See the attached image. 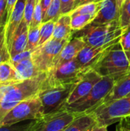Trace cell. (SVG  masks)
Wrapping results in <instances>:
<instances>
[{
	"label": "cell",
	"mask_w": 130,
	"mask_h": 131,
	"mask_svg": "<svg viewBox=\"0 0 130 131\" xmlns=\"http://www.w3.org/2000/svg\"><path fill=\"white\" fill-rule=\"evenodd\" d=\"M47 75V73H42L35 78L6 85L0 105V121L19 103L38 96L46 81Z\"/></svg>",
	"instance_id": "cell-1"
},
{
	"label": "cell",
	"mask_w": 130,
	"mask_h": 131,
	"mask_svg": "<svg viewBox=\"0 0 130 131\" xmlns=\"http://www.w3.org/2000/svg\"><path fill=\"white\" fill-rule=\"evenodd\" d=\"M123 30L119 21L97 25L90 23L84 28L74 31L73 36L81 38L92 47H108L120 41Z\"/></svg>",
	"instance_id": "cell-2"
},
{
	"label": "cell",
	"mask_w": 130,
	"mask_h": 131,
	"mask_svg": "<svg viewBox=\"0 0 130 131\" xmlns=\"http://www.w3.org/2000/svg\"><path fill=\"white\" fill-rule=\"evenodd\" d=\"M92 69L102 77H115L117 79L128 72L130 63L120 42L107 47L93 65Z\"/></svg>",
	"instance_id": "cell-3"
},
{
	"label": "cell",
	"mask_w": 130,
	"mask_h": 131,
	"mask_svg": "<svg viewBox=\"0 0 130 131\" xmlns=\"http://www.w3.org/2000/svg\"><path fill=\"white\" fill-rule=\"evenodd\" d=\"M116 81L117 78L115 77H102L86 96L72 104H67L64 109L78 115L91 113L101 104Z\"/></svg>",
	"instance_id": "cell-4"
},
{
	"label": "cell",
	"mask_w": 130,
	"mask_h": 131,
	"mask_svg": "<svg viewBox=\"0 0 130 131\" xmlns=\"http://www.w3.org/2000/svg\"><path fill=\"white\" fill-rule=\"evenodd\" d=\"M47 79V78H46ZM77 84L47 85L44 82L38 96L42 104V114L46 115L59 111L67 104V101Z\"/></svg>",
	"instance_id": "cell-5"
},
{
	"label": "cell",
	"mask_w": 130,
	"mask_h": 131,
	"mask_svg": "<svg viewBox=\"0 0 130 131\" xmlns=\"http://www.w3.org/2000/svg\"><path fill=\"white\" fill-rule=\"evenodd\" d=\"M97 125L108 127L130 116V95L101 105L91 113Z\"/></svg>",
	"instance_id": "cell-6"
},
{
	"label": "cell",
	"mask_w": 130,
	"mask_h": 131,
	"mask_svg": "<svg viewBox=\"0 0 130 131\" xmlns=\"http://www.w3.org/2000/svg\"><path fill=\"white\" fill-rule=\"evenodd\" d=\"M90 69L91 68L82 67L74 59L61 64L48 71L45 84L50 86L77 84Z\"/></svg>",
	"instance_id": "cell-7"
},
{
	"label": "cell",
	"mask_w": 130,
	"mask_h": 131,
	"mask_svg": "<svg viewBox=\"0 0 130 131\" xmlns=\"http://www.w3.org/2000/svg\"><path fill=\"white\" fill-rule=\"evenodd\" d=\"M69 41L51 38L31 51V59L39 71L48 73L53 68L59 54Z\"/></svg>",
	"instance_id": "cell-8"
},
{
	"label": "cell",
	"mask_w": 130,
	"mask_h": 131,
	"mask_svg": "<svg viewBox=\"0 0 130 131\" xmlns=\"http://www.w3.org/2000/svg\"><path fill=\"white\" fill-rule=\"evenodd\" d=\"M43 116L42 104L38 96L19 103L0 121V126L11 125L25 121H34Z\"/></svg>",
	"instance_id": "cell-9"
},
{
	"label": "cell",
	"mask_w": 130,
	"mask_h": 131,
	"mask_svg": "<svg viewBox=\"0 0 130 131\" xmlns=\"http://www.w3.org/2000/svg\"><path fill=\"white\" fill-rule=\"evenodd\" d=\"M78 116L65 109L43 115L34 121L32 131H64Z\"/></svg>",
	"instance_id": "cell-10"
},
{
	"label": "cell",
	"mask_w": 130,
	"mask_h": 131,
	"mask_svg": "<svg viewBox=\"0 0 130 131\" xmlns=\"http://www.w3.org/2000/svg\"><path fill=\"white\" fill-rule=\"evenodd\" d=\"M123 0H103L100 10L92 23L97 25L107 24L120 20Z\"/></svg>",
	"instance_id": "cell-11"
},
{
	"label": "cell",
	"mask_w": 130,
	"mask_h": 131,
	"mask_svg": "<svg viewBox=\"0 0 130 131\" xmlns=\"http://www.w3.org/2000/svg\"><path fill=\"white\" fill-rule=\"evenodd\" d=\"M101 78L102 76H100L92 68L87 71L80 81L76 84L74 89L68 98L67 104H72L86 96L92 90L94 85L101 79Z\"/></svg>",
	"instance_id": "cell-12"
},
{
	"label": "cell",
	"mask_w": 130,
	"mask_h": 131,
	"mask_svg": "<svg viewBox=\"0 0 130 131\" xmlns=\"http://www.w3.org/2000/svg\"><path fill=\"white\" fill-rule=\"evenodd\" d=\"M86 43L81 38L72 36V38L64 45L61 53L59 54L53 68L61 64L75 59L78 53L83 49Z\"/></svg>",
	"instance_id": "cell-13"
},
{
	"label": "cell",
	"mask_w": 130,
	"mask_h": 131,
	"mask_svg": "<svg viewBox=\"0 0 130 131\" xmlns=\"http://www.w3.org/2000/svg\"><path fill=\"white\" fill-rule=\"evenodd\" d=\"M28 25L23 19L18 28L16 29L15 32L14 33L11 40L8 45V50L11 58L18 54V53L25 51L28 42Z\"/></svg>",
	"instance_id": "cell-14"
},
{
	"label": "cell",
	"mask_w": 130,
	"mask_h": 131,
	"mask_svg": "<svg viewBox=\"0 0 130 131\" xmlns=\"http://www.w3.org/2000/svg\"><path fill=\"white\" fill-rule=\"evenodd\" d=\"M25 2L26 0H18L10 15V18L5 25V35L8 47L14 33L15 32L16 29L24 19Z\"/></svg>",
	"instance_id": "cell-15"
},
{
	"label": "cell",
	"mask_w": 130,
	"mask_h": 131,
	"mask_svg": "<svg viewBox=\"0 0 130 131\" xmlns=\"http://www.w3.org/2000/svg\"><path fill=\"white\" fill-rule=\"evenodd\" d=\"M130 94V70L117 79L113 89L104 98L101 105L108 104L113 101L120 99L128 96ZM99 106V107H100Z\"/></svg>",
	"instance_id": "cell-16"
},
{
	"label": "cell",
	"mask_w": 130,
	"mask_h": 131,
	"mask_svg": "<svg viewBox=\"0 0 130 131\" xmlns=\"http://www.w3.org/2000/svg\"><path fill=\"white\" fill-rule=\"evenodd\" d=\"M107 48V47H92L86 45L78 53L75 60L82 67L86 68H92L93 65L96 63L103 51Z\"/></svg>",
	"instance_id": "cell-17"
},
{
	"label": "cell",
	"mask_w": 130,
	"mask_h": 131,
	"mask_svg": "<svg viewBox=\"0 0 130 131\" xmlns=\"http://www.w3.org/2000/svg\"><path fill=\"white\" fill-rule=\"evenodd\" d=\"M74 35L71 28V17L69 14L61 15L56 21L52 38L57 40H70Z\"/></svg>",
	"instance_id": "cell-18"
},
{
	"label": "cell",
	"mask_w": 130,
	"mask_h": 131,
	"mask_svg": "<svg viewBox=\"0 0 130 131\" xmlns=\"http://www.w3.org/2000/svg\"><path fill=\"white\" fill-rule=\"evenodd\" d=\"M21 81L11 61L0 64V86L13 84Z\"/></svg>",
	"instance_id": "cell-19"
},
{
	"label": "cell",
	"mask_w": 130,
	"mask_h": 131,
	"mask_svg": "<svg viewBox=\"0 0 130 131\" xmlns=\"http://www.w3.org/2000/svg\"><path fill=\"white\" fill-rule=\"evenodd\" d=\"M97 124V123L91 114H84L79 115L64 131H91Z\"/></svg>",
	"instance_id": "cell-20"
},
{
	"label": "cell",
	"mask_w": 130,
	"mask_h": 131,
	"mask_svg": "<svg viewBox=\"0 0 130 131\" xmlns=\"http://www.w3.org/2000/svg\"><path fill=\"white\" fill-rule=\"evenodd\" d=\"M13 64L21 81L35 78L42 74V72L39 71V70L36 68L31 58L26 59Z\"/></svg>",
	"instance_id": "cell-21"
},
{
	"label": "cell",
	"mask_w": 130,
	"mask_h": 131,
	"mask_svg": "<svg viewBox=\"0 0 130 131\" xmlns=\"http://www.w3.org/2000/svg\"><path fill=\"white\" fill-rule=\"evenodd\" d=\"M97 15H77L71 17V28L74 31H80L93 22Z\"/></svg>",
	"instance_id": "cell-22"
},
{
	"label": "cell",
	"mask_w": 130,
	"mask_h": 131,
	"mask_svg": "<svg viewBox=\"0 0 130 131\" xmlns=\"http://www.w3.org/2000/svg\"><path fill=\"white\" fill-rule=\"evenodd\" d=\"M61 15V5L60 0H53L51 5L48 8L42 23L47 22L49 21H56Z\"/></svg>",
	"instance_id": "cell-23"
},
{
	"label": "cell",
	"mask_w": 130,
	"mask_h": 131,
	"mask_svg": "<svg viewBox=\"0 0 130 131\" xmlns=\"http://www.w3.org/2000/svg\"><path fill=\"white\" fill-rule=\"evenodd\" d=\"M54 25L55 21H49L41 24L40 27V41L38 43V46L44 45L52 38L54 30Z\"/></svg>",
	"instance_id": "cell-24"
},
{
	"label": "cell",
	"mask_w": 130,
	"mask_h": 131,
	"mask_svg": "<svg viewBox=\"0 0 130 131\" xmlns=\"http://www.w3.org/2000/svg\"><path fill=\"white\" fill-rule=\"evenodd\" d=\"M100 8V2H90L82 5L69 13L70 16L77 15H97Z\"/></svg>",
	"instance_id": "cell-25"
},
{
	"label": "cell",
	"mask_w": 130,
	"mask_h": 131,
	"mask_svg": "<svg viewBox=\"0 0 130 131\" xmlns=\"http://www.w3.org/2000/svg\"><path fill=\"white\" fill-rule=\"evenodd\" d=\"M11 60V56L6 41L5 26H0V64Z\"/></svg>",
	"instance_id": "cell-26"
},
{
	"label": "cell",
	"mask_w": 130,
	"mask_h": 131,
	"mask_svg": "<svg viewBox=\"0 0 130 131\" xmlns=\"http://www.w3.org/2000/svg\"><path fill=\"white\" fill-rule=\"evenodd\" d=\"M40 27H29L28 29V42L25 50L32 51L38 46L40 41Z\"/></svg>",
	"instance_id": "cell-27"
},
{
	"label": "cell",
	"mask_w": 130,
	"mask_h": 131,
	"mask_svg": "<svg viewBox=\"0 0 130 131\" xmlns=\"http://www.w3.org/2000/svg\"><path fill=\"white\" fill-rule=\"evenodd\" d=\"M34 121H25L11 125L0 126V131H32Z\"/></svg>",
	"instance_id": "cell-28"
},
{
	"label": "cell",
	"mask_w": 130,
	"mask_h": 131,
	"mask_svg": "<svg viewBox=\"0 0 130 131\" xmlns=\"http://www.w3.org/2000/svg\"><path fill=\"white\" fill-rule=\"evenodd\" d=\"M119 21L123 31L130 25V1L123 3Z\"/></svg>",
	"instance_id": "cell-29"
},
{
	"label": "cell",
	"mask_w": 130,
	"mask_h": 131,
	"mask_svg": "<svg viewBox=\"0 0 130 131\" xmlns=\"http://www.w3.org/2000/svg\"><path fill=\"white\" fill-rule=\"evenodd\" d=\"M120 42L130 63V25L123 31Z\"/></svg>",
	"instance_id": "cell-30"
},
{
	"label": "cell",
	"mask_w": 130,
	"mask_h": 131,
	"mask_svg": "<svg viewBox=\"0 0 130 131\" xmlns=\"http://www.w3.org/2000/svg\"><path fill=\"white\" fill-rule=\"evenodd\" d=\"M42 21H43L42 9H41V6L40 2H38L37 5L35 6L34 13H33L31 21V23L29 25V27L34 28V27L41 26V24H42Z\"/></svg>",
	"instance_id": "cell-31"
},
{
	"label": "cell",
	"mask_w": 130,
	"mask_h": 131,
	"mask_svg": "<svg viewBox=\"0 0 130 131\" xmlns=\"http://www.w3.org/2000/svg\"><path fill=\"white\" fill-rule=\"evenodd\" d=\"M37 3H38L37 0H26L25 8V14H24V20L26 21V23L28 25V26L31 21L33 13H34V11Z\"/></svg>",
	"instance_id": "cell-32"
},
{
	"label": "cell",
	"mask_w": 130,
	"mask_h": 131,
	"mask_svg": "<svg viewBox=\"0 0 130 131\" xmlns=\"http://www.w3.org/2000/svg\"><path fill=\"white\" fill-rule=\"evenodd\" d=\"M61 5V15L69 14L74 9L75 0H60Z\"/></svg>",
	"instance_id": "cell-33"
},
{
	"label": "cell",
	"mask_w": 130,
	"mask_h": 131,
	"mask_svg": "<svg viewBox=\"0 0 130 131\" xmlns=\"http://www.w3.org/2000/svg\"><path fill=\"white\" fill-rule=\"evenodd\" d=\"M7 0H0V26H5L7 24Z\"/></svg>",
	"instance_id": "cell-34"
},
{
	"label": "cell",
	"mask_w": 130,
	"mask_h": 131,
	"mask_svg": "<svg viewBox=\"0 0 130 131\" xmlns=\"http://www.w3.org/2000/svg\"><path fill=\"white\" fill-rule=\"evenodd\" d=\"M29 58H31V51L25 50V51H24L22 52L18 53L15 56H14L13 58H11V62L13 64H15V63L20 62V61H22L24 60L29 59Z\"/></svg>",
	"instance_id": "cell-35"
},
{
	"label": "cell",
	"mask_w": 130,
	"mask_h": 131,
	"mask_svg": "<svg viewBox=\"0 0 130 131\" xmlns=\"http://www.w3.org/2000/svg\"><path fill=\"white\" fill-rule=\"evenodd\" d=\"M18 0H7L6 4V12H7V22L10 18V15L14 9L15 5H16Z\"/></svg>",
	"instance_id": "cell-36"
},
{
	"label": "cell",
	"mask_w": 130,
	"mask_h": 131,
	"mask_svg": "<svg viewBox=\"0 0 130 131\" xmlns=\"http://www.w3.org/2000/svg\"><path fill=\"white\" fill-rule=\"evenodd\" d=\"M53 0H41L39 1L41 3V9H42V13H43V18L48 10V8H49V6L51 5V2Z\"/></svg>",
	"instance_id": "cell-37"
},
{
	"label": "cell",
	"mask_w": 130,
	"mask_h": 131,
	"mask_svg": "<svg viewBox=\"0 0 130 131\" xmlns=\"http://www.w3.org/2000/svg\"><path fill=\"white\" fill-rule=\"evenodd\" d=\"M103 0H75V4H74V8L84 5V4H87V3H90V2H100Z\"/></svg>",
	"instance_id": "cell-38"
},
{
	"label": "cell",
	"mask_w": 130,
	"mask_h": 131,
	"mask_svg": "<svg viewBox=\"0 0 130 131\" xmlns=\"http://www.w3.org/2000/svg\"><path fill=\"white\" fill-rule=\"evenodd\" d=\"M120 124L123 125V127H125L126 128H127L130 131V116L125 117L121 121H120Z\"/></svg>",
	"instance_id": "cell-39"
},
{
	"label": "cell",
	"mask_w": 130,
	"mask_h": 131,
	"mask_svg": "<svg viewBox=\"0 0 130 131\" xmlns=\"http://www.w3.org/2000/svg\"><path fill=\"white\" fill-rule=\"evenodd\" d=\"M107 130V127H103V126H99V125H96L91 131H106Z\"/></svg>",
	"instance_id": "cell-40"
},
{
	"label": "cell",
	"mask_w": 130,
	"mask_h": 131,
	"mask_svg": "<svg viewBox=\"0 0 130 131\" xmlns=\"http://www.w3.org/2000/svg\"><path fill=\"white\" fill-rule=\"evenodd\" d=\"M5 87L6 85L5 86H0V105H1V102H2V97L5 94Z\"/></svg>",
	"instance_id": "cell-41"
},
{
	"label": "cell",
	"mask_w": 130,
	"mask_h": 131,
	"mask_svg": "<svg viewBox=\"0 0 130 131\" xmlns=\"http://www.w3.org/2000/svg\"><path fill=\"white\" fill-rule=\"evenodd\" d=\"M117 131H129L127 128H126L125 127H123V125H121V124H120V127H119V129H118V130Z\"/></svg>",
	"instance_id": "cell-42"
},
{
	"label": "cell",
	"mask_w": 130,
	"mask_h": 131,
	"mask_svg": "<svg viewBox=\"0 0 130 131\" xmlns=\"http://www.w3.org/2000/svg\"><path fill=\"white\" fill-rule=\"evenodd\" d=\"M130 0H124V2H129Z\"/></svg>",
	"instance_id": "cell-43"
},
{
	"label": "cell",
	"mask_w": 130,
	"mask_h": 131,
	"mask_svg": "<svg viewBox=\"0 0 130 131\" xmlns=\"http://www.w3.org/2000/svg\"><path fill=\"white\" fill-rule=\"evenodd\" d=\"M37 1H38V2H39V1H41V0H37Z\"/></svg>",
	"instance_id": "cell-44"
},
{
	"label": "cell",
	"mask_w": 130,
	"mask_h": 131,
	"mask_svg": "<svg viewBox=\"0 0 130 131\" xmlns=\"http://www.w3.org/2000/svg\"><path fill=\"white\" fill-rule=\"evenodd\" d=\"M129 95H130V94H129ZM129 95H128V96H129Z\"/></svg>",
	"instance_id": "cell-45"
},
{
	"label": "cell",
	"mask_w": 130,
	"mask_h": 131,
	"mask_svg": "<svg viewBox=\"0 0 130 131\" xmlns=\"http://www.w3.org/2000/svg\"><path fill=\"white\" fill-rule=\"evenodd\" d=\"M106 131H108V130H106Z\"/></svg>",
	"instance_id": "cell-46"
},
{
	"label": "cell",
	"mask_w": 130,
	"mask_h": 131,
	"mask_svg": "<svg viewBox=\"0 0 130 131\" xmlns=\"http://www.w3.org/2000/svg\"><path fill=\"white\" fill-rule=\"evenodd\" d=\"M123 1H124V0H123Z\"/></svg>",
	"instance_id": "cell-47"
}]
</instances>
